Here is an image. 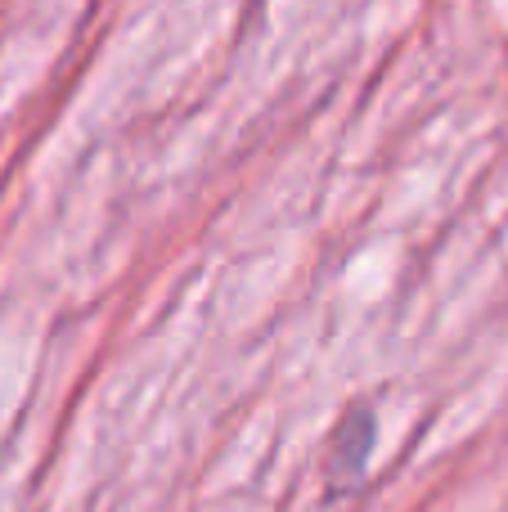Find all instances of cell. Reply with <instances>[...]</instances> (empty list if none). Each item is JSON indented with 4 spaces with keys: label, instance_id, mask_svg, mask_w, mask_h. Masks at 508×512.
Here are the masks:
<instances>
[{
    "label": "cell",
    "instance_id": "obj_1",
    "mask_svg": "<svg viewBox=\"0 0 508 512\" xmlns=\"http://www.w3.org/2000/svg\"><path fill=\"white\" fill-rule=\"evenodd\" d=\"M369 441H374V418L369 414H351L342 423L338 441H333V477L338 481H356L360 468H365Z\"/></svg>",
    "mask_w": 508,
    "mask_h": 512
}]
</instances>
